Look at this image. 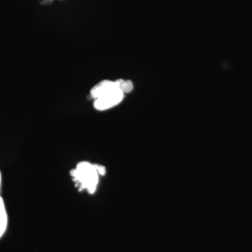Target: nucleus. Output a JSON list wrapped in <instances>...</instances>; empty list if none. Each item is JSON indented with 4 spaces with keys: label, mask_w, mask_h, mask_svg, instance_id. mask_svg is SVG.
<instances>
[{
    "label": "nucleus",
    "mask_w": 252,
    "mask_h": 252,
    "mask_svg": "<svg viewBox=\"0 0 252 252\" xmlns=\"http://www.w3.org/2000/svg\"><path fill=\"white\" fill-rule=\"evenodd\" d=\"M96 169H97V172H98L99 175H104L106 173V168L102 165H95Z\"/></svg>",
    "instance_id": "nucleus-5"
},
{
    "label": "nucleus",
    "mask_w": 252,
    "mask_h": 252,
    "mask_svg": "<svg viewBox=\"0 0 252 252\" xmlns=\"http://www.w3.org/2000/svg\"><path fill=\"white\" fill-rule=\"evenodd\" d=\"M94 99V109L98 111L107 110L120 104L124 99V93L116 81L104 80L94 86L91 91Z\"/></svg>",
    "instance_id": "nucleus-1"
},
{
    "label": "nucleus",
    "mask_w": 252,
    "mask_h": 252,
    "mask_svg": "<svg viewBox=\"0 0 252 252\" xmlns=\"http://www.w3.org/2000/svg\"><path fill=\"white\" fill-rule=\"evenodd\" d=\"M8 225V217L2 198L0 196V238L4 234Z\"/></svg>",
    "instance_id": "nucleus-3"
},
{
    "label": "nucleus",
    "mask_w": 252,
    "mask_h": 252,
    "mask_svg": "<svg viewBox=\"0 0 252 252\" xmlns=\"http://www.w3.org/2000/svg\"><path fill=\"white\" fill-rule=\"evenodd\" d=\"M1 173L0 172V190H1Z\"/></svg>",
    "instance_id": "nucleus-6"
},
{
    "label": "nucleus",
    "mask_w": 252,
    "mask_h": 252,
    "mask_svg": "<svg viewBox=\"0 0 252 252\" xmlns=\"http://www.w3.org/2000/svg\"><path fill=\"white\" fill-rule=\"evenodd\" d=\"M116 82L124 94H129L133 90V84L130 80H124V79H120L116 81Z\"/></svg>",
    "instance_id": "nucleus-4"
},
{
    "label": "nucleus",
    "mask_w": 252,
    "mask_h": 252,
    "mask_svg": "<svg viewBox=\"0 0 252 252\" xmlns=\"http://www.w3.org/2000/svg\"><path fill=\"white\" fill-rule=\"evenodd\" d=\"M71 175L81 189L91 194L95 192L99 175L95 165L86 161L79 162L75 169L71 172Z\"/></svg>",
    "instance_id": "nucleus-2"
}]
</instances>
